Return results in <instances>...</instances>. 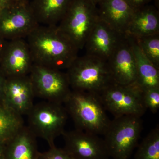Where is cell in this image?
Returning a JSON list of instances; mask_svg holds the SVG:
<instances>
[{
	"label": "cell",
	"instance_id": "1",
	"mask_svg": "<svg viewBox=\"0 0 159 159\" xmlns=\"http://www.w3.org/2000/svg\"><path fill=\"white\" fill-rule=\"evenodd\" d=\"M34 64L66 70L78 57V50L57 25H39L26 38Z\"/></svg>",
	"mask_w": 159,
	"mask_h": 159
},
{
	"label": "cell",
	"instance_id": "2",
	"mask_svg": "<svg viewBox=\"0 0 159 159\" xmlns=\"http://www.w3.org/2000/svg\"><path fill=\"white\" fill-rule=\"evenodd\" d=\"M76 128L103 136L111 120L99 94L72 90L63 103Z\"/></svg>",
	"mask_w": 159,
	"mask_h": 159
},
{
	"label": "cell",
	"instance_id": "3",
	"mask_svg": "<svg viewBox=\"0 0 159 159\" xmlns=\"http://www.w3.org/2000/svg\"><path fill=\"white\" fill-rule=\"evenodd\" d=\"M66 73L74 90L99 95L113 83L107 61L89 54L78 56Z\"/></svg>",
	"mask_w": 159,
	"mask_h": 159
},
{
	"label": "cell",
	"instance_id": "4",
	"mask_svg": "<svg viewBox=\"0 0 159 159\" xmlns=\"http://www.w3.org/2000/svg\"><path fill=\"white\" fill-rule=\"evenodd\" d=\"M142 129L141 117L124 116L111 120L103 135L110 158L129 159L139 145Z\"/></svg>",
	"mask_w": 159,
	"mask_h": 159
},
{
	"label": "cell",
	"instance_id": "5",
	"mask_svg": "<svg viewBox=\"0 0 159 159\" xmlns=\"http://www.w3.org/2000/svg\"><path fill=\"white\" fill-rule=\"evenodd\" d=\"M99 19L97 6L90 0H73L57 27L79 51Z\"/></svg>",
	"mask_w": 159,
	"mask_h": 159
},
{
	"label": "cell",
	"instance_id": "6",
	"mask_svg": "<svg viewBox=\"0 0 159 159\" xmlns=\"http://www.w3.org/2000/svg\"><path fill=\"white\" fill-rule=\"evenodd\" d=\"M27 116L29 129L51 148L55 146L56 138L65 131L69 115L63 104L44 100L34 104Z\"/></svg>",
	"mask_w": 159,
	"mask_h": 159
},
{
	"label": "cell",
	"instance_id": "7",
	"mask_svg": "<svg viewBox=\"0 0 159 159\" xmlns=\"http://www.w3.org/2000/svg\"><path fill=\"white\" fill-rule=\"evenodd\" d=\"M34 97L63 104L71 90L66 72L34 64L29 74Z\"/></svg>",
	"mask_w": 159,
	"mask_h": 159
},
{
	"label": "cell",
	"instance_id": "8",
	"mask_svg": "<svg viewBox=\"0 0 159 159\" xmlns=\"http://www.w3.org/2000/svg\"><path fill=\"white\" fill-rule=\"evenodd\" d=\"M99 95L106 111L114 117H142L147 110L142 92L136 85H121L112 83Z\"/></svg>",
	"mask_w": 159,
	"mask_h": 159
},
{
	"label": "cell",
	"instance_id": "9",
	"mask_svg": "<svg viewBox=\"0 0 159 159\" xmlns=\"http://www.w3.org/2000/svg\"><path fill=\"white\" fill-rule=\"evenodd\" d=\"M39 25L28 0L0 11V37L4 39H25Z\"/></svg>",
	"mask_w": 159,
	"mask_h": 159
},
{
	"label": "cell",
	"instance_id": "10",
	"mask_svg": "<svg viewBox=\"0 0 159 159\" xmlns=\"http://www.w3.org/2000/svg\"><path fill=\"white\" fill-rule=\"evenodd\" d=\"M64 148L76 159H109L103 139L80 129L62 134Z\"/></svg>",
	"mask_w": 159,
	"mask_h": 159
},
{
	"label": "cell",
	"instance_id": "11",
	"mask_svg": "<svg viewBox=\"0 0 159 159\" xmlns=\"http://www.w3.org/2000/svg\"><path fill=\"white\" fill-rule=\"evenodd\" d=\"M107 62L113 83L135 85L136 61L128 35L123 36Z\"/></svg>",
	"mask_w": 159,
	"mask_h": 159
},
{
	"label": "cell",
	"instance_id": "12",
	"mask_svg": "<svg viewBox=\"0 0 159 159\" xmlns=\"http://www.w3.org/2000/svg\"><path fill=\"white\" fill-rule=\"evenodd\" d=\"M0 61L1 70L6 78L28 76L34 64L25 39L8 42Z\"/></svg>",
	"mask_w": 159,
	"mask_h": 159
},
{
	"label": "cell",
	"instance_id": "13",
	"mask_svg": "<svg viewBox=\"0 0 159 159\" xmlns=\"http://www.w3.org/2000/svg\"><path fill=\"white\" fill-rule=\"evenodd\" d=\"M34 91L28 76L6 77L3 99L21 116L27 115L34 105Z\"/></svg>",
	"mask_w": 159,
	"mask_h": 159
},
{
	"label": "cell",
	"instance_id": "14",
	"mask_svg": "<svg viewBox=\"0 0 159 159\" xmlns=\"http://www.w3.org/2000/svg\"><path fill=\"white\" fill-rule=\"evenodd\" d=\"M125 34L115 31L99 18L86 42V54L107 61Z\"/></svg>",
	"mask_w": 159,
	"mask_h": 159
},
{
	"label": "cell",
	"instance_id": "15",
	"mask_svg": "<svg viewBox=\"0 0 159 159\" xmlns=\"http://www.w3.org/2000/svg\"><path fill=\"white\" fill-rule=\"evenodd\" d=\"M97 8L100 20L118 33L126 34L135 11L125 0H101Z\"/></svg>",
	"mask_w": 159,
	"mask_h": 159
},
{
	"label": "cell",
	"instance_id": "16",
	"mask_svg": "<svg viewBox=\"0 0 159 159\" xmlns=\"http://www.w3.org/2000/svg\"><path fill=\"white\" fill-rule=\"evenodd\" d=\"M36 137L24 125L6 144L4 159H39Z\"/></svg>",
	"mask_w": 159,
	"mask_h": 159
},
{
	"label": "cell",
	"instance_id": "17",
	"mask_svg": "<svg viewBox=\"0 0 159 159\" xmlns=\"http://www.w3.org/2000/svg\"><path fill=\"white\" fill-rule=\"evenodd\" d=\"M159 33V12L148 5L134 11L126 34L135 38Z\"/></svg>",
	"mask_w": 159,
	"mask_h": 159
},
{
	"label": "cell",
	"instance_id": "18",
	"mask_svg": "<svg viewBox=\"0 0 159 159\" xmlns=\"http://www.w3.org/2000/svg\"><path fill=\"white\" fill-rule=\"evenodd\" d=\"M73 0H32L30 3L39 25H57Z\"/></svg>",
	"mask_w": 159,
	"mask_h": 159
},
{
	"label": "cell",
	"instance_id": "19",
	"mask_svg": "<svg viewBox=\"0 0 159 159\" xmlns=\"http://www.w3.org/2000/svg\"><path fill=\"white\" fill-rule=\"evenodd\" d=\"M128 35L136 61L135 85L142 93L150 89L159 88V69L143 54L135 38Z\"/></svg>",
	"mask_w": 159,
	"mask_h": 159
},
{
	"label": "cell",
	"instance_id": "20",
	"mask_svg": "<svg viewBox=\"0 0 159 159\" xmlns=\"http://www.w3.org/2000/svg\"><path fill=\"white\" fill-rule=\"evenodd\" d=\"M22 116L0 101V142L6 144L24 126Z\"/></svg>",
	"mask_w": 159,
	"mask_h": 159
},
{
	"label": "cell",
	"instance_id": "21",
	"mask_svg": "<svg viewBox=\"0 0 159 159\" xmlns=\"http://www.w3.org/2000/svg\"><path fill=\"white\" fill-rule=\"evenodd\" d=\"M134 159H159V126L151 130L137 146Z\"/></svg>",
	"mask_w": 159,
	"mask_h": 159
},
{
	"label": "cell",
	"instance_id": "22",
	"mask_svg": "<svg viewBox=\"0 0 159 159\" xmlns=\"http://www.w3.org/2000/svg\"><path fill=\"white\" fill-rule=\"evenodd\" d=\"M135 39L143 54L159 69V33Z\"/></svg>",
	"mask_w": 159,
	"mask_h": 159
},
{
	"label": "cell",
	"instance_id": "23",
	"mask_svg": "<svg viewBox=\"0 0 159 159\" xmlns=\"http://www.w3.org/2000/svg\"><path fill=\"white\" fill-rule=\"evenodd\" d=\"M142 93L146 109H149L153 114L156 113L159 109V88L150 89Z\"/></svg>",
	"mask_w": 159,
	"mask_h": 159
},
{
	"label": "cell",
	"instance_id": "24",
	"mask_svg": "<svg viewBox=\"0 0 159 159\" xmlns=\"http://www.w3.org/2000/svg\"><path fill=\"white\" fill-rule=\"evenodd\" d=\"M39 159H76L64 148L56 146L50 148L47 151L40 152Z\"/></svg>",
	"mask_w": 159,
	"mask_h": 159
},
{
	"label": "cell",
	"instance_id": "25",
	"mask_svg": "<svg viewBox=\"0 0 159 159\" xmlns=\"http://www.w3.org/2000/svg\"><path fill=\"white\" fill-rule=\"evenodd\" d=\"M152 1L153 0H125L134 11L149 5Z\"/></svg>",
	"mask_w": 159,
	"mask_h": 159
},
{
	"label": "cell",
	"instance_id": "26",
	"mask_svg": "<svg viewBox=\"0 0 159 159\" xmlns=\"http://www.w3.org/2000/svg\"><path fill=\"white\" fill-rule=\"evenodd\" d=\"M16 2L14 0H0V11L12 6Z\"/></svg>",
	"mask_w": 159,
	"mask_h": 159
},
{
	"label": "cell",
	"instance_id": "27",
	"mask_svg": "<svg viewBox=\"0 0 159 159\" xmlns=\"http://www.w3.org/2000/svg\"><path fill=\"white\" fill-rule=\"evenodd\" d=\"M6 77L3 72H0V100L3 99V91L6 82Z\"/></svg>",
	"mask_w": 159,
	"mask_h": 159
},
{
	"label": "cell",
	"instance_id": "28",
	"mask_svg": "<svg viewBox=\"0 0 159 159\" xmlns=\"http://www.w3.org/2000/svg\"><path fill=\"white\" fill-rule=\"evenodd\" d=\"M8 42H5L4 39L0 37V59L2 57L4 50L6 48Z\"/></svg>",
	"mask_w": 159,
	"mask_h": 159
},
{
	"label": "cell",
	"instance_id": "29",
	"mask_svg": "<svg viewBox=\"0 0 159 159\" xmlns=\"http://www.w3.org/2000/svg\"><path fill=\"white\" fill-rule=\"evenodd\" d=\"M5 144L0 142V159H4V154H5V148L3 147V145Z\"/></svg>",
	"mask_w": 159,
	"mask_h": 159
},
{
	"label": "cell",
	"instance_id": "30",
	"mask_svg": "<svg viewBox=\"0 0 159 159\" xmlns=\"http://www.w3.org/2000/svg\"><path fill=\"white\" fill-rule=\"evenodd\" d=\"M90 1L93 4H94L95 6H97L98 3H99V2H100L101 0H90Z\"/></svg>",
	"mask_w": 159,
	"mask_h": 159
},
{
	"label": "cell",
	"instance_id": "31",
	"mask_svg": "<svg viewBox=\"0 0 159 159\" xmlns=\"http://www.w3.org/2000/svg\"><path fill=\"white\" fill-rule=\"evenodd\" d=\"M16 2H23V1H27V0H14Z\"/></svg>",
	"mask_w": 159,
	"mask_h": 159
},
{
	"label": "cell",
	"instance_id": "32",
	"mask_svg": "<svg viewBox=\"0 0 159 159\" xmlns=\"http://www.w3.org/2000/svg\"><path fill=\"white\" fill-rule=\"evenodd\" d=\"M111 159V158H110V159Z\"/></svg>",
	"mask_w": 159,
	"mask_h": 159
}]
</instances>
